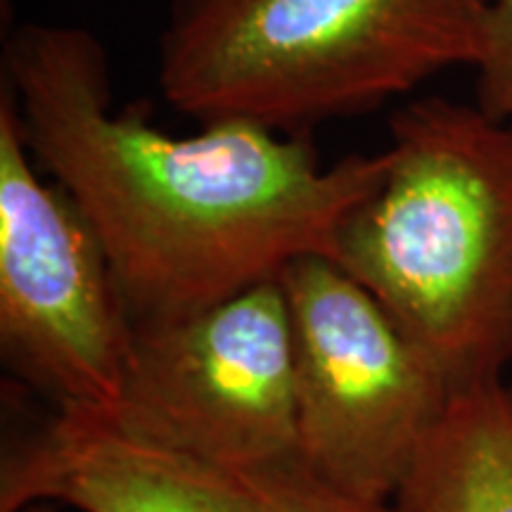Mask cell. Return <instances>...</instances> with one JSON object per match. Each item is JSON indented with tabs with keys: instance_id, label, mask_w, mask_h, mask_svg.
<instances>
[{
	"instance_id": "1",
	"label": "cell",
	"mask_w": 512,
	"mask_h": 512,
	"mask_svg": "<svg viewBox=\"0 0 512 512\" xmlns=\"http://www.w3.org/2000/svg\"><path fill=\"white\" fill-rule=\"evenodd\" d=\"M3 83L38 169L98 235L136 330L197 316L294 259L332 256L344 216L389 166V147L325 166L309 136L247 121L171 136L143 107H114L110 60L81 27L12 31Z\"/></svg>"
},
{
	"instance_id": "2",
	"label": "cell",
	"mask_w": 512,
	"mask_h": 512,
	"mask_svg": "<svg viewBox=\"0 0 512 512\" xmlns=\"http://www.w3.org/2000/svg\"><path fill=\"white\" fill-rule=\"evenodd\" d=\"M382 181L344 216L330 259L446 382L503 380L512 361V126L420 98L389 121Z\"/></svg>"
},
{
	"instance_id": "3",
	"label": "cell",
	"mask_w": 512,
	"mask_h": 512,
	"mask_svg": "<svg viewBox=\"0 0 512 512\" xmlns=\"http://www.w3.org/2000/svg\"><path fill=\"white\" fill-rule=\"evenodd\" d=\"M491 0H174L159 88L197 124L306 136L475 67Z\"/></svg>"
},
{
	"instance_id": "4",
	"label": "cell",
	"mask_w": 512,
	"mask_h": 512,
	"mask_svg": "<svg viewBox=\"0 0 512 512\" xmlns=\"http://www.w3.org/2000/svg\"><path fill=\"white\" fill-rule=\"evenodd\" d=\"M292 325L299 463L351 498L392 503L448 403L441 380L330 256L280 273Z\"/></svg>"
},
{
	"instance_id": "5",
	"label": "cell",
	"mask_w": 512,
	"mask_h": 512,
	"mask_svg": "<svg viewBox=\"0 0 512 512\" xmlns=\"http://www.w3.org/2000/svg\"><path fill=\"white\" fill-rule=\"evenodd\" d=\"M0 86V351L64 408L117 403L136 325L91 223L38 176Z\"/></svg>"
},
{
	"instance_id": "6",
	"label": "cell",
	"mask_w": 512,
	"mask_h": 512,
	"mask_svg": "<svg viewBox=\"0 0 512 512\" xmlns=\"http://www.w3.org/2000/svg\"><path fill=\"white\" fill-rule=\"evenodd\" d=\"M98 413L226 472L299 460L292 325L280 278L192 318L136 330L119 399Z\"/></svg>"
},
{
	"instance_id": "7",
	"label": "cell",
	"mask_w": 512,
	"mask_h": 512,
	"mask_svg": "<svg viewBox=\"0 0 512 512\" xmlns=\"http://www.w3.org/2000/svg\"><path fill=\"white\" fill-rule=\"evenodd\" d=\"M64 503L83 512H247L233 472L64 408L0 458V512Z\"/></svg>"
},
{
	"instance_id": "8",
	"label": "cell",
	"mask_w": 512,
	"mask_h": 512,
	"mask_svg": "<svg viewBox=\"0 0 512 512\" xmlns=\"http://www.w3.org/2000/svg\"><path fill=\"white\" fill-rule=\"evenodd\" d=\"M396 512H512V384L453 392L415 451Z\"/></svg>"
},
{
	"instance_id": "9",
	"label": "cell",
	"mask_w": 512,
	"mask_h": 512,
	"mask_svg": "<svg viewBox=\"0 0 512 512\" xmlns=\"http://www.w3.org/2000/svg\"><path fill=\"white\" fill-rule=\"evenodd\" d=\"M247 512H396L389 503L351 498L294 460L266 470L233 472Z\"/></svg>"
},
{
	"instance_id": "10",
	"label": "cell",
	"mask_w": 512,
	"mask_h": 512,
	"mask_svg": "<svg viewBox=\"0 0 512 512\" xmlns=\"http://www.w3.org/2000/svg\"><path fill=\"white\" fill-rule=\"evenodd\" d=\"M475 72L477 105L512 126V0H491Z\"/></svg>"
},
{
	"instance_id": "11",
	"label": "cell",
	"mask_w": 512,
	"mask_h": 512,
	"mask_svg": "<svg viewBox=\"0 0 512 512\" xmlns=\"http://www.w3.org/2000/svg\"><path fill=\"white\" fill-rule=\"evenodd\" d=\"M22 512H57V510L50 508L48 503H38V505H29V508H24Z\"/></svg>"
}]
</instances>
